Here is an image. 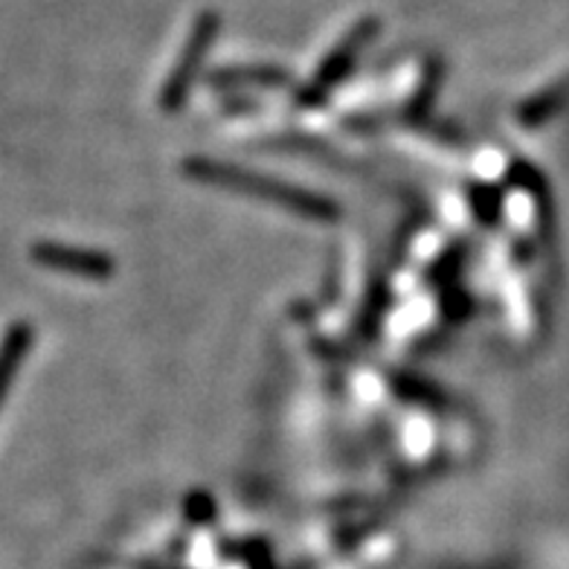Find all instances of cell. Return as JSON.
<instances>
[{"mask_svg":"<svg viewBox=\"0 0 569 569\" xmlns=\"http://www.w3.org/2000/svg\"><path fill=\"white\" fill-rule=\"evenodd\" d=\"M221 76H232V79H224V82H253V84H284L288 82V76H282L279 70L270 68H236V70H224Z\"/></svg>","mask_w":569,"mask_h":569,"instance_id":"5","label":"cell"},{"mask_svg":"<svg viewBox=\"0 0 569 569\" xmlns=\"http://www.w3.org/2000/svg\"><path fill=\"white\" fill-rule=\"evenodd\" d=\"M378 27H381V23L375 21V18H367V21H360L355 30H349V36L335 47V53L320 64V70H317L315 76V84L302 93V99H311L308 106H317V102H320V99L326 97V93H329V90L335 88V84L349 73V70H352L355 59H358L360 50L372 41Z\"/></svg>","mask_w":569,"mask_h":569,"instance_id":"3","label":"cell"},{"mask_svg":"<svg viewBox=\"0 0 569 569\" xmlns=\"http://www.w3.org/2000/svg\"><path fill=\"white\" fill-rule=\"evenodd\" d=\"M183 174L203 187H218L227 192H239L253 201H264L277 210H288L293 216L308 218V221H335L338 218V203L329 198L308 192L302 187L284 183L277 178H264V174L244 169V166L224 163L216 158H187L183 160Z\"/></svg>","mask_w":569,"mask_h":569,"instance_id":"1","label":"cell"},{"mask_svg":"<svg viewBox=\"0 0 569 569\" xmlns=\"http://www.w3.org/2000/svg\"><path fill=\"white\" fill-rule=\"evenodd\" d=\"M38 262L44 268L61 270L70 277L82 279H108L113 273V259L99 250H84V248H64V244H38L32 250Z\"/></svg>","mask_w":569,"mask_h":569,"instance_id":"4","label":"cell"},{"mask_svg":"<svg viewBox=\"0 0 569 569\" xmlns=\"http://www.w3.org/2000/svg\"><path fill=\"white\" fill-rule=\"evenodd\" d=\"M216 32H218V16L203 12V16L196 21V27H192V32H189L183 50H180L178 64H174L169 79H166L163 90H160V108H163V111L174 113L183 108L189 90H192V84H196L198 79V70H201L203 64V53L210 50Z\"/></svg>","mask_w":569,"mask_h":569,"instance_id":"2","label":"cell"}]
</instances>
